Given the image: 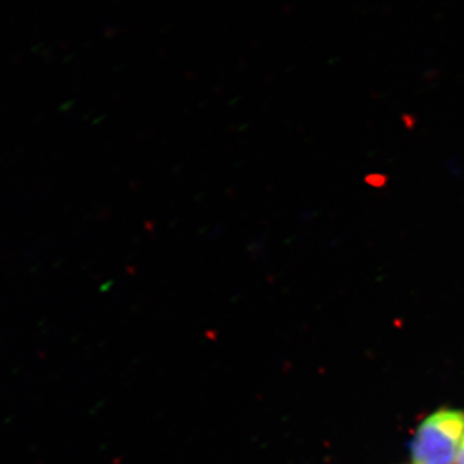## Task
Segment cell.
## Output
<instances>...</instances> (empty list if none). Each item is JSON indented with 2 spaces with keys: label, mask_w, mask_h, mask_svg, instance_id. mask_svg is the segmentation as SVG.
Here are the masks:
<instances>
[{
  "label": "cell",
  "mask_w": 464,
  "mask_h": 464,
  "mask_svg": "<svg viewBox=\"0 0 464 464\" xmlns=\"http://www.w3.org/2000/svg\"><path fill=\"white\" fill-rule=\"evenodd\" d=\"M457 464H464V438L462 444H460L459 453H458Z\"/></svg>",
  "instance_id": "cell-2"
},
{
  "label": "cell",
  "mask_w": 464,
  "mask_h": 464,
  "mask_svg": "<svg viewBox=\"0 0 464 464\" xmlns=\"http://www.w3.org/2000/svg\"><path fill=\"white\" fill-rule=\"evenodd\" d=\"M463 433V411L444 409L430 415L415 432L413 464H454Z\"/></svg>",
  "instance_id": "cell-1"
}]
</instances>
